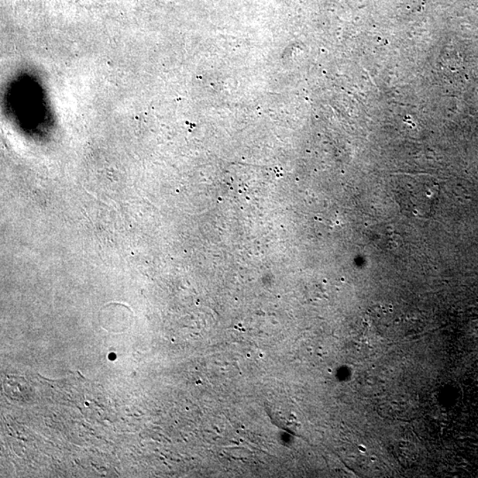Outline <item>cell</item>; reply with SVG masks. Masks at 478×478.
Instances as JSON below:
<instances>
[{"label":"cell","instance_id":"6da1fadb","mask_svg":"<svg viewBox=\"0 0 478 478\" xmlns=\"http://www.w3.org/2000/svg\"><path fill=\"white\" fill-rule=\"evenodd\" d=\"M395 196L402 209L418 218L431 216L438 202L439 188L434 185H412L395 188Z\"/></svg>","mask_w":478,"mask_h":478},{"label":"cell","instance_id":"7a4b0ae2","mask_svg":"<svg viewBox=\"0 0 478 478\" xmlns=\"http://www.w3.org/2000/svg\"><path fill=\"white\" fill-rule=\"evenodd\" d=\"M395 455L402 465L409 467L417 460V450L411 443L404 441L396 447Z\"/></svg>","mask_w":478,"mask_h":478}]
</instances>
